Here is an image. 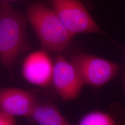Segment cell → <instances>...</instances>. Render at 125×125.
I'll use <instances>...</instances> for the list:
<instances>
[{
    "mask_svg": "<svg viewBox=\"0 0 125 125\" xmlns=\"http://www.w3.org/2000/svg\"><path fill=\"white\" fill-rule=\"evenodd\" d=\"M18 1V0H0V2H11V1Z\"/></svg>",
    "mask_w": 125,
    "mask_h": 125,
    "instance_id": "8fae6325",
    "label": "cell"
},
{
    "mask_svg": "<svg viewBox=\"0 0 125 125\" xmlns=\"http://www.w3.org/2000/svg\"><path fill=\"white\" fill-rule=\"evenodd\" d=\"M124 86H125V80H124Z\"/></svg>",
    "mask_w": 125,
    "mask_h": 125,
    "instance_id": "7c38bea8",
    "label": "cell"
},
{
    "mask_svg": "<svg viewBox=\"0 0 125 125\" xmlns=\"http://www.w3.org/2000/svg\"><path fill=\"white\" fill-rule=\"evenodd\" d=\"M116 123V120L111 114L100 111L87 113L78 122L80 125H112Z\"/></svg>",
    "mask_w": 125,
    "mask_h": 125,
    "instance_id": "9c48e42d",
    "label": "cell"
},
{
    "mask_svg": "<svg viewBox=\"0 0 125 125\" xmlns=\"http://www.w3.org/2000/svg\"><path fill=\"white\" fill-rule=\"evenodd\" d=\"M52 82L57 93L64 101L76 99L85 85L74 64L61 54L54 64Z\"/></svg>",
    "mask_w": 125,
    "mask_h": 125,
    "instance_id": "5b68a950",
    "label": "cell"
},
{
    "mask_svg": "<svg viewBox=\"0 0 125 125\" xmlns=\"http://www.w3.org/2000/svg\"><path fill=\"white\" fill-rule=\"evenodd\" d=\"M49 1L53 10L73 36L78 34L103 33L86 8L79 0Z\"/></svg>",
    "mask_w": 125,
    "mask_h": 125,
    "instance_id": "3957f363",
    "label": "cell"
},
{
    "mask_svg": "<svg viewBox=\"0 0 125 125\" xmlns=\"http://www.w3.org/2000/svg\"><path fill=\"white\" fill-rule=\"evenodd\" d=\"M54 64L45 50L37 51L27 56L23 62V77L32 85L46 87L52 82Z\"/></svg>",
    "mask_w": 125,
    "mask_h": 125,
    "instance_id": "8992f818",
    "label": "cell"
},
{
    "mask_svg": "<svg viewBox=\"0 0 125 125\" xmlns=\"http://www.w3.org/2000/svg\"><path fill=\"white\" fill-rule=\"evenodd\" d=\"M27 19L46 51L60 52L66 49L74 37L53 9L42 3L35 2L29 5Z\"/></svg>",
    "mask_w": 125,
    "mask_h": 125,
    "instance_id": "6da1fadb",
    "label": "cell"
},
{
    "mask_svg": "<svg viewBox=\"0 0 125 125\" xmlns=\"http://www.w3.org/2000/svg\"><path fill=\"white\" fill-rule=\"evenodd\" d=\"M74 64L85 85L94 88L103 86L118 75L119 65L105 59L85 53L73 56Z\"/></svg>",
    "mask_w": 125,
    "mask_h": 125,
    "instance_id": "277c9868",
    "label": "cell"
},
{
    "mask_svg": "<svg viewBox=\"0 0 125 125\" xmlns=\"http://www.w3.org/2000/svg\"><path fill=\"white\" fill-rule=\"evenodd\" d=\"M26 20L9 2H0V62L13 67L26 46Z\"/></svg>",
    "mask_w": 125,
    "mask_h": 125,
    "instance_id": "7a4b0ae2",
    "label": "cell"
},
{
    "mask_svg": "<svg viewBox=\"0 0 125 125\" xmlns=\"http://www.w3.org/2000/svg\"><path fill=\"white\" fill-rule=\"evenodd\" d=\"M16 123L15 116L0 110V125H14Z\"/></svg>",
    "mask_w": 125,
    "mask_h": 125,
    "instance_id": "30bf717a",
    "label": "cell"
},
{
    "mask_svg": "<svg viewBox=\"0 0 125 125\" xmlns=\"http://www.w3.org/2000/svg\"><path fill=\"white\" fill-rule=\"evenodd\" d=\"M37 101L33 93L17 88L0 90V110L13 116L30 118Z\"/></svg>",
    "mask_w": 125,
    "mask_h": 125,
    "instance_id": "52a82bcc",
    "label": "cell"
},
{
    "mask_svg": "<svg viewBox=\"0 0 125 125\" xmlns=\"http://www.w3.org/2000/svg\"><path fill=\"white\" fill-rule=\"evenodd\" d=\"M30 118L41 125H70L69 122L59 109L49 102H37Z\"/></svg>",
    "mask_w": 125,
    "mask_h": 125,
    "instance_id": "ba28073f",
    "label": "cell"
}]
</instances>
